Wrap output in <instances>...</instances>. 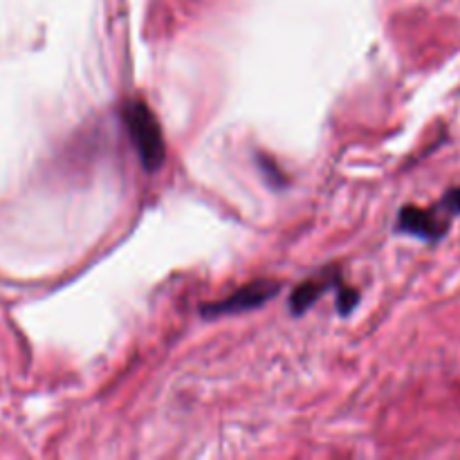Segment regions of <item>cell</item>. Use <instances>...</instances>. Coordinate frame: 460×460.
<instances>
[{
	"mask_svg": "<svg viewBox=\"0 0 460 460\" xmlns=\"http://www.w3.org/2000/svg\"><path fill=\"white\" fill-rule=\"evenodd\" d=\"M124 124L130 135L135 151H137L139 162L148 173L157 171L164 162V137L162 128L157 124L155 115L144 102H130L124 106Z\"/></svg>",
	"mask_w": 460,
	"mask_h": 460,
	"instance_id": "obj_1",
	"label": "cell"
},
{
	"mask_svg": "<svg viewBox=\"0 0 460 460\" xmlns=\"http://www.w3.org/2000/svg\"><path fill=\"white\" fill-rule=\"evenodd\" d=\"M454 216H460V189H452L429 211L418 209V207H404L400 211L395 229L400 234H411V236L422 238V241H438L445 236L449 220Z\"/></svg>",
	"mask_w": 460,
	"mask_h": 460,
	"instance_id": "obj_2",
	"label": "cell"
},
{
	"mask_svg": "<svg viewBox=\"0 0 460 460\" xmlns=\"http://www.w3.org/2000/svg\"><path fill=\"white\" fill-rule=\"evenodd\" d=\"M277 292H279L277 283L261 279V281L250 283V286H243L241 290H236L232 296L220 301V304L205 305V308H202V314H205V317H211V314L218 317V314L247 313V310L261 308V305H263L265 301L272 299Z\"/></svg>",
	"mask_w": 460,
	"mask_h": 460,
	"instance_id": "obj_3",
	"label": "cell"
},
{
	"mask_svg": "<svg viewBox=\"0 0 460 460\" xmlns=\"http://www.w3.org/2000/svg\"><path fill=\"white\" fill-rule=\"evenodd\" d=\"M340 283H341V277L335 272V270H332V272L328 270V272H323L322 277L310 279V281L301 283V286L296 288L290 296L292 314H304L305 310L313 308V304L323 295V292H328L331 288L340 286Z\"/></svg>",
	"mask_w": 460,
	"mask_h": 460,
	"instance_id": "obj_4",
	"label": "cell"
}]
</instances>
